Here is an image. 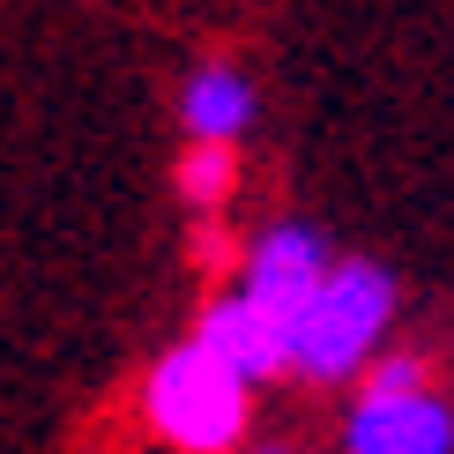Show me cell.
I'll use <instances>...</instances> for the list:
<instances>
[{
  "mask_svg": "<svg viewBox=\"0 0 454 454\" xmlns=\"http://www.w3.org/2000/svg\"><path fill=\"white\" fill-rule=\"evenodd\" d=\"M387 328H395V276L380 261H328V276L291 320V365L306 380H350L357 365H372Z\"/></svg>",
  "mask_w": 454,
  "mask_h": 454,
  "instance_id": "1",
  "label": "cell"
},
{
  "mask_svg": "<svg viewBox=\"0 0 454 454\" xmlns=\"http://www.w3.org/2000/svg\"><path fill=\"white\" fill-rule=\"evenodd\" d=\"M142 410H149V425H157L164 447H179V454H231L246 440L254 380L194 335V343L157 357V372H149V387H142Z\"/></svg>",
  "mask_w": 454,
  "mask_h": 454,
  "instance_id": "2",
  "label": "cell"
},
{
  "mask_svg": "<svg viewBox=\"0 0 454 454\" xmlns=\"http://www.w3.org/2000/svg\"><path fill=\"white\" fill-rule=\"evenodd\" d=\"M343 454H454V403L418 357H380L343 418Z\"/></svg>",
  "mask_w": 454,
  "mask_h": 454,
  "instance_id": "3",
  "label": "cell"
},
{
  "mask_svg": "<svg viewBox=\"0 0 454 454\" xmlns=\"http://www.w3.org/2000/svg\"><path fill=\"white\" fill-rule=\"evenodd\" d=\"M320 276H328V239H320L313 223L283 216V223H269V231L246 246V276H239V291L261 298V306L283 313V320H298V306L313 298Z\"/></svg>",
  "mask_w": 454,
  "mask_h": 454,
  "instance_id": "4",
  "label": "cell"
},
{
  "mask_svg": "<svg viewBox=\"0 0 454 454\" xmlns=\"http://www.w3.org/2000/svg\"><path fill=\"white\" fill-rule=\"evenodd\" d=\"M201 343H209L216 357H231V365L246 372V380H269V372L291 365V320L269 313L261 298H246V291H223L209 313H201Z\"/></svg>",
  "mask_w": 454,
  "mask_h": 454,
  "instance_id": "5",
  "label": "cell"
},
{
  "mask_svg": "<svg viewBox=\"0 0 454 454\" xmlns=\"http://www.w3.org/2000/svg\"><path fill=\"white\" fill-rule=\"evenodd\" d=\"M254 112H261L254 74L231 67V60H201V67L179 82V127H186L194 142H239L246 127H254Z\"/></svg>",
  "mask_w": 454,
  "mask_h": 454,
  "instance_id": "6",
  "label": "cell"
},
{
  "mask_svg": "<svg viewBox=\"0 0 454 454\" xmlns=\"http://www.w3.org/2000/svg\"><path fill=\"white\" fill-rule=\"evenodd\" d=\"M231 142H194L179 157V201H194V209H216V201H231Z\"/></svg>",
  "mask_w": 454,
  "mask_h": 454,
  "instance_id": "7",
  "label": "cell"
},
{
  "mask_svg": "<svg viewBox=\"0 0 454 454\" xmlns=\"http://www.w3.org/2000/svg\"><path fill=\"white\" fill-rule=\"evenodd\" d=\"M246 454H291V447H246Z\"/></svg>",
  "mask_w": 454,
  "mask_h": 454,
  "instance_id": "8",
  "label": "cell"
}]
</instances>
